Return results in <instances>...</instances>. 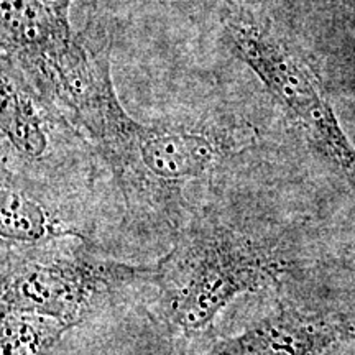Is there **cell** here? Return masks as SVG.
Listing matches in <instances>:
<instances>
[{"mask_svg":"<svg viewBox=\"0 0 355 355\" xmlns=\"http://www.w3.org/2000/svg\"><path fill=\"white\" fill-rule=\"evenodd\" d=\"M48 101L94 141L128 212L168 225L183 214L186 186L259 141L257 128L247 122L165 128L133 121L114 91L109 55L84 43L61 66Z\"/></svg>","mask_w":355,"mask_h":355,"instance_id":"obj_1","label":"cell"},{"mask_svg":"<svg viewBox=\"0 0 355 355\" xmlns=\"http://www.w3.org/2000/svg\"><path fill=\"white\" fill-rule=\"evenodd\" d=\"M40 2H43L44 6L50 8L55 15L60 17L61 20L69 21L68 13H69L71 2H73V0H40Z\"/></svg>","mask_w":355,"mask_h":355,"instance_id":"obj_9","label":"cell"},{"mask_svg":"<svg viewBox=\"0 0 355 355\" xmlns=\"http://www.w3.org/2000/svg\"><path fill=\"white\" fill-rule=\"evenodd\" d=\"M0 234L3 241H13L25 245H38L51 239H79L89 241L74 227L58 220L38 199L25 191L3 181L2 206H0Z\"/></svg>","mask_w":355,"mask_h":355,"instance_id":"obj_6","label":"cell"},{"mask_svg":"<svg viewBox=\"0 0 355 355\" xmlns=\"http://www.w3.org/2000/svg\"><path fill=\"white\" fill-rule=\"evenodd\" d=\"M290 261L275 248L230 225L198 222L178 234L175 245L158 260V316L171 329L201 336L242 295L278 288Z\"/></svg>","mask_w":355,"mask_h":355,"instance_id":"obj_2","label":"cell"},{"mask_svg":"<svg viewBox=\"0 0 355 355\" xmlns=\"http://www.w3.org/2000/svg\"><path fill=\"white\" fill-rule=\"evenodd\" d=\"M224 28L235 55L286 110L313 150L355 189V146L337 122L313 69L266 25L232 13Z\"/></svg>","mask_w":355,"mask_h":355,"instance_id":"obj_3","label":"cell"},{"mask_svg":"<svg viewBox=\"0 0 355 355\" xmlns=\"http://www.w3.org/2000/svg\"><path fill=\"white\" fill-rule=\"evenodd\" d=\"M64 324L25 311L2 313V355H44L60 343Z\"/></svg>","mask_w":355,"mask_h":355,"instance_id":"obj_8","label":"cell"},{"mask_svg":"<svg viewBox=\"0 0 355 355\" xmlns=\"http://www.w3.org/2000/svg\"><path fill=\"white\" fill-rule=\"evenodd\" d=\"M158 261L128 265L89 252H40L8 259L2 277V313L25 311L73 329L121 288L153 283Z\"/></svg>","mask_w":355,"mask_h":355,"instance_id":"obj_4","label":"cell"},{"mask_svg":"<svg viewBox=\"0 0 355 355\" xmlns=\"http://www.w3.org/2000/svg\"><path fill=\"white\" fill-rule=\"evenodd\" d=\"M355 340V314L279 304L241 334L217 340L202 355H334Z\"/></svg>","mask_w":355,"mask_h":355,"instance_id":"obj_5","label":"cell"},{"mask_svg":"<svg viewBox=\"0 0 355 355\" xmlns=\"http://www.w3.org/2000/svg\"><path fill=\"white\" fill-rule=\"evenodd\" d=\"M2 130L24 158L38 159L46 152L48 135L42 115L6 69L2 73Z\"/></svg>","mask_w":355,"mask_h":355,"instance_id":"obj_7","label":"cell"}]
</instances>
